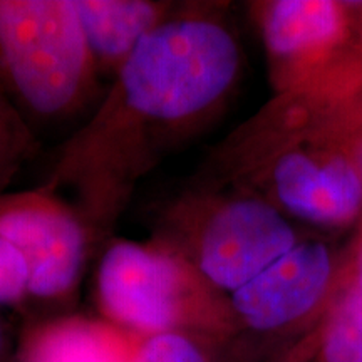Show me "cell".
Listing matches in <instances>:
<instances>
[{"mask_svg": "<svg viewBox=\"0 0 362 362\" xmlns=\"http://www.w3.org/2000/svg\"><path fill=\"white\" fill-rule=\"evenodd\" d=\"M228 4L183 2L136 49L96 111L61 148L42 185L71 194L94 243L138 185L223 111L243 71Z\"/></svg>", "mask_w": 362, "mask_h": 362, "instance_id": "6da1fadb", "label": "cell"}, {"mask_svg": "<svg viewBox=\"0 0 362 362\" xmlns=\"http://www.w3.org/2000/svg\"><path fill=\"white\" fill-rule=\"evenodd\" d=\"M197 183L242 188L319 232L362 221V171L327 99L274 94L211 153Z\"/></svg>", "mask_w": 362, "mask_h": 362, "instance_id": "7a4b0ae2", "label": "cell"}, {"mask_svg": "<svg viewBox=\"0 0 362 362\" xmlns=\"http://www.w3.org/2000/svg\"><path fill=\"white\" fill-rule=\"evenodd\" d=\"M305 226L242 188L194 183L158 211L153 240L232 296L307 237Z\"/></svg>", "mask_w": 362, "mask_h": 362, "instance_id": "3957f363", "label": "cell"}, {"mask_svg": "<svg viewBox=\"0 0 362 362\" xmlns=\"http://www.w3.org/2000/svg\"><path fill=\"white\" fill-rule=\"evenodd\" d=\"M99 319L133 337L198 332L238 341L230 300L156 240L112 238L96 272Z\"/></svg>", "mask_w": 362, "mask_h": 362, "instance_id": "277c9868", "label": "cell"}, {"mask_svg": "<svg viewBox=\"0 0 362 362\" xmlns=\"http://www.w3.org/2000/svg\"><path fill=\"white\" fill-rule=\"evenodd\" d=\"M98 84L72 0H0V86L30 124L79 112Z\"/></svg>", "mask_w": 362, "mask_h": 362, "instance_id": "5b68a950", "label": "cell"}, {"mask_svg": "<svg viewBox=\"0 0 362 362\" xmlns=\"http://www.w3.org/2000/svg\"><path fill=\"white\" fill-rule=\"evenodd\" d=\"M361 2L259 0L248 4L274 94L342 101L362 90Z\"/></svg>", "mask_w": 362, "mask_h": 362, "instance_id": "8992f818", "label": "cell"}, {"mask_svg": "<svg viewBox=\"0 0 362 362\" xmlns=\"http://www.w3.org/2000/svg\"><path fill=\"white\" fill-rule=\"evenodd\" d=\"M0 237L24 260L29 300L64 304L74 297L94 242L69 200L44 187L0 193Z\"/></svg>", "mask_w": 362, "mask_h": 362, "instance_id": "52a82bcc", "label": "cell"}, {"mask_svg": "<svg viewBox=\"0 0 362 362\" xmlns=\"http://www.w3.org/2000/svg\"><path fill=\"white\" fill-rule=\"evenodd\" d=\"M344 257L327 240L307 235L259 277L228 296L238 341L291 336L322 317L336 292Z\"/></svg>", "mask_w": 362, "mask_h": 362, "instance_id": "ba28073f", "label": "cell"}, {"mask_svg": "<svg viewBox=\"0 0 362 362\" xmlns=\"http://www.w3.org/2000/svg\"><path fill=\"white\" fill-rule=\"evenodd\" d=\"M99 79L112 81L136 49L166 24L183 2L72 0Z\"/></svg>", "mask_w": 362, "mask_h": 362, "instance_id": "9c48e42d", "label": "cell"}, {"mask_svg": "<svg viewBox=\"0 0 362 362\" xmlns=\"http://www.w3.org/2000/svg\"><path fill=\"white\" fill-rule=\"evenodd\" d=\"M128 334L83 315L45 320L30 327L16 352V362H131Z\"/></svg>", "mask_w": 362, "mask_h": 362, "instance_id": "30bf717a", "label": "cell"}, {"mask_svg": "<svg viewBox=\"0 0 362 362\" xmlns=\"http://www.w3.org/2000/svg\"><path fill=\"white\" fill-rule=\"evenodd\" d=\"M314 339L315 362H362V297L344 264Z\"/></svg>", "mask_w": 362, "mask_h": 362, "instance_id": "8fae6325", "label": "cell"}, {"mask_svg": "<svg viewBox=\"0 0 362 362\" xmlns=\"http://www.w3.org/2000/svg\"><path fill=\"white\" fill-rule=\"evenodd\" d=\"M129 342L131 362H232L240 344L198 332L129 336Z\"/></svg>", "mask_w": 362, "mask_h": 362, "instance_id": "7c38bea8", "label": "cell"}, {"mask_svg": "<svg viewBox=\"0 0 362 362\" xmlns=\"http://www.w3.org/2000/svg\"><path fill=\"white\" fill-rule=\"evenodd\" d=\"M37 151L33 124L0 86V193L8 192L12 180Z\"/></svg>", "mask_w": 362, "mask_h": 362, "instance_id": "4fadbf2b", "label": "cell"}, {"mask_svg": "<svg viewBox=\"0 0 362 362\" xmlns=\"http://www.w3.org/2000/svg\"><path fill=\"white\" fill-rule=\"evenodd\" d=\"M27 302L29 291L24 260L6 238L0 237V309L22 307Z\"/></svg>", "mask_w": 362, "mask_h": 362, "instance_id": "5bb4252c", "label": "cell"}, {"mask_svg": "<svg viewBox=\"0 0 362 362\" xmlns=\"http://www.w3.org/2000/svg\"><path fill=\"white\" fill-rule=\"evenodd\" d=\"M334 112L339 128L362 171V90L356 96L334 103Z\"/></svg>", "mask_w": 362, "mask_h": 362, "instance_id": "9a60e30c", "label": "cell"}, {"mask_svg": "<svg viewBox=\"0 0 362 362\" xmlns=\"http://www.w3.org/2000/svg\"><path fill=\"white\" fill-rule=\"evenodd\" d=\"M344 265L362 297V221L357 226V233L349 245L347 257H344Z\"/></svg>", "mask_w": 362, "mask_h": 362, "instance_id": "2e32d148", "label": "cell"}, {"mask_svg": "<svg viewBox=\"0 0 362 362\" xmlns=\"http://www.w3.org/2000/svg\"><path fill=\"white\" fill-rule=\"evenodd\" d=\"M16 352L17 347H13L7 325L0 317V362H16Z\"/></svg>", "mask_w": 362, "mask_h": 362, "instance_id": "e0dca14e", "label": "cell"}, {"mask_svg": "<svg viewBox=\"0 0 362 362\" xmlns=\"http://www.w3.org/2000/svg\"><path fill=\"white\" fill-rule=\"evenodd\" d=\"M359 27H361V35H362V2H361V7H359Z\"/></svg>", "mask_w": 362, "mask_h": 362, "instance_id": "ac0fdd59", "label": "cell"}]
</instances>
